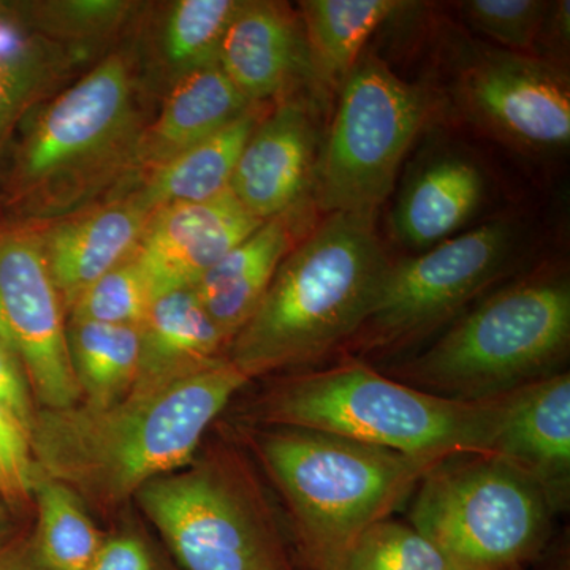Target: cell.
<instances>
[{
	"instance_id": "cell-1",
	"label": "cell",
	"mask_w": 570,
	"mask_h": 570,
	"mask_svg": "<svg viewBox=\"0 0 570 570\" xmlns=\"http://www.w3.org/2000/svg\"><path fill=\"white\" fill-rule=\"evenodd\" d=\"M247 382L223 356L159 387L130 390L110 406L40 409L29 431L37 471L99 508H116L154 479L189 466Z\"/></svg>"
},
{
	"instance_id": "cell-2",
	"label": "cell",
	"mask_w": 570,
	"mask_h": 570,
	"mask_svg": "<svg viewBox=\"0 0 570 570\" xmlns=\"http://www.w3.org/2000/svg\"><path fill=\"white\" fill-rule=\"evenodd\" d=\"M390 265L374 214L333 213L292 247L228 344L247 379L314 362L365 325Z\"/></svg>"
},
{
	"instance_id": "cell-3",
	"label": "cell",
	"mask_w": 570,
	"mask_h": 570,
	"mask_svg": "<svg viewBox=\"0 0 570 570\" xmlns=\"http://www.w3.org/2000/svg\"><path fill=\"white\" fill-rule=\"evenodd\" d=\"M505 395L455 400L346 362L279 382L262 397L255 417L269 426L305 428L445 461L493 456Z\"/></svg>"
},
{
	"instance_id": "cell-4",
	"label": "cell",
	"mask_w": 570,
	"mask_h": 570,
	"mask_svg": "<svg viewBox=\"0 0 570 570\" xmlns=\"http://www.w3.org/2000/svg\"><path fill=\"white\" fill-rule=\"evenodd\" d=\"M257 452L314 570H340L356 538L442 463L305 428L273 426L257 438Z\"/></svg>"
},
{
	"instance_id": "cell-5",
	"label": "cell",
	"mask_w": 570,
	"mask_h": 570,
	"mask_svg": "<svg viewBox=\"0 0 570 570\" xmlns=\"http://www.w3.org/2000/svg\"><path fill=\"white\" fill-rule=\"evenodd\" d=\"M569 343L568 281H528L480 303L409 363L407 377L436 395L489 400L554 374Z\"/></svg>"
},
{
	"instance_id": "cell-6",
	"label": "cell",
	"mask_w": 570,
	"mask_h": 570,
	"mask_svg": "<svg viewBox=\"0 0 570 570\" xmlns=\"http://www.w3.org/2000/svg\"><path fill=\"white\" fill-rule=\"evenodd\" d=\"M138 115L122 56H110L41 110L22 141L18 181L33 213L62 216L135 163Z\"/></svg>"
},
{
	"instance_id": "cell-7",
	"label": "cell",
	"mask_w": 570,
	"mask_h": 570,
	"mask_svg": "<svg viewBox=\"0 0 570 570\" xmlns=\"http://www.w3.org/2000/svg\"><path fill=\"white\" fill-rule=\"evenodd\" d=\"M411 527L450 570L523 568L546 547L554 512L530 475L498 456H455L419 483Z\"/></svg>"
},
{
	"instance_id": "cell-8",
	"label": "cell",
	"mask_w": 570,
	"mask_h": 570,
	"mask_svg": "<svg viewBox=\"0 0 570 570\" xmlns=\"http://www.w3.org/2000/svg\"><path fill=\"white\" fill-rule=\"evenodd\" d=\"M430 115L417 86L374 56L360 58L316 165V200L326 214H374L395 187L397 170Z\"/></svg>"
},
{
	"instance_id": "cell-9",
	"label": "cell",
	"mask_w": 570,
	"mask_h": 570,
	"mask_svg": "<svg viewBox=\"0 0 570 570\" xmlns=\"http://www.w3.org/2000/svg\"><path fill=\"white\" fill-rule=\"evenodd\" d=\"M247 478L232 461H205L154 479L135 499L184 570H291Z\"/></svg>"
},
{
	"instance_id": "cell-10",
	"label": "cell",
	"mask_w": 570,
	"mask_h": 570,
	"mask_svg": "<svg viewBox=\"0 0 570 570\" xmlns=\"http://www.w3.org/2000/svg\"><path fill=\"white\" fill-rule=\"evenodd\" d=\"M515 225L493 220L390 265L363 332L370 346L411 343L482 294L504 273Z\"/></svg>"
},
{
	"instance_id": "cell-11",
	"label": "cell",
	"mask_w": 570,
	"mask_h": 570,
	"mask_svg": "<svg viewBox=\"0 0 570 570\" xmlns=\"http://www.w3.org/2000/svg\"><path fill=\"white\" fill-rule=\"evenodd\" d=\"M63 313L40 236L0 232V340L20 362L41 409L81 403Z\"/></svg>"
},
{
	"instance_id": "cell-12",
	"label": "cell",
	"mask_w": 570,
	"mask_h": 570,
	"mask_svg": "<svg viewBox=\"0 0 570 570\" xmlns=\"http://www.w3.org/2000/svg\"><path fill=\"white\" fill-rule=\"evenodd\" d=\"M460 99L475 121L505 140L532 149L569 145V85L553 63L487 52L461 75Z\"/></svg>"
},
{
	"instance_id": "cell-13",
	"label": "cell",
	"mask_w": 570,
	"mask_h": 570,
	"mask_svg": "<svg viewBox=\"0 0 570 570\" xmlns=\"http://www.w3.org/2000/svg\"><path fill=\"white\" fill-rule=\"evenodd\" d=\"M262 224L232 190L213 200L165 206L153 213L134 258L154 296L171 288L195 287Z\"/></svg>"
},
{
	"instance_id": "cell-14",
	"label": "cell",
	"mask_w": 570,
	"mask_h": 570,
	"mask_svg": "<svg viewBox=\"0 0 570 570\" xmlns=\"http://www.w3.org/2000/svg\"><path fill=\"white\" fill-rule=\"evenodd\" d=\"M317 146L316 121L305 100H284L247 140L232 194L262 223L292 212L316 174Z\"/></svg>"
},
{
	"instance_id": "cell-15",
	"label": "cell",
	"mask_w": 570,
	"mask_h": 570,
	"mask_svg": "<svg viewBox=\"0 0 570 570\" xmlns=\"http://www.w3.org/2000/svg\"><path fill=\"white\" fill-rule=\"evenodd\" d=\"M493 456L542 487L553 509L570 490V377L551 374L505 395L504 419Z\"/></svg>"
},
{
	"instance_id": "cell-16",
	"label": "cell",
	"mask_w": 570,
	"mask_h": 570,
	"mask_svg": "<svg viewBox=\"0 0 570 570\" xmlns=\"http://www.w3.org/2000/svg\"><path fill=\"white\" fill-rule=\"evenodd\" d=\"M217 63L249 104L311 75L305 32L283 3L242 2L225 29Z\"/></svg>"
},
{
	"instance_id": "cell-17",
	"label": "cell",
	"mask_w": 570,
	"mask_h": 570,
	"mask_svg": "<svg viewBox=\"0 0 570 570\" xmlns=\"http://www.w3.org/2000/svg\"><path fill=\"white\" fill-rule=\"evenodd\" d=\"M151 216L134 194L77 214L39 235L66 311L99 277L132 257Z\"/></svg>"
},
{
	"instance_id": "cell-18",
	"label": "cell",
	"mask_w": 570,
	"mask_h": 570,
	"mask_svg": "<svg viewBox=\"0 0 570 570\" xmlns=\"http://www.w3.org/2000/svg\"><path fill=\"white\" fill-rule=\"evenodd\" d=\"M140 367L132 390L159 387L194 373L228 347L194 287L154 296L140 326Z\"/></svg>"
},
{
	"instance_id": "cell-19",
	"label": "cell",
	"mask_w": 570,
	"mask_h": 570,
	"mask_svg": "<svg viewBox=\"0 0 570 570\" xmlns=\"http://www.w3.org/2000/svg\"><path fill=\"white\" fill-rule=\"evenodd\" d=\"M292 246L294 219L287 212L265 220L195 284V294L228 344L253 317Z\"/></svg>"
},
{
	"instance_id": "cell-20",
	"label": "cell",
	"mask_w": 570,
	"mask_h": 570,
	"mask_svg": "<svg viewBox=\"0 0 570 570\" xmlns=\"http://www.w3.org/2000/svg\"><path fill=\"white\" fill-rule=\"evenodd\" d=\"M250 107L253 104L228 80L219 63L184 73L168 94L151 129L141 134L134 164L156 170Z\"/></svg>"
},
{
	"instance_id": "cell-21",
	"label": "cell",
	"mask_w": 570,
	"mask_h": 570,
	"mask_svg": "<svg viewBox=\"0 0 570 570\" xmlns=\"http://www.w3.org/2000/svg\"><path fill=\"white\" fill-rule=\"evenodd\" d=\"M485 194V179L463 157L426 165L407 184L395 212L393 232L409 246L439 245L474 216Z\"/></svg>"
},
{
	"instance_id": "cell-22",
	"label": "cell",
	"mask_w": 570,
	"mask_h": 570,
	"mask_svg": "<svg viewBox=\"0 0 570 570\" xmlns=\"http://www.w3.org/2000/svg\"><path fill=\"white\" fill-rule=\"evenodd\" d=\"M254 105L216 134L160 165L138 190L149 212L176 204L213 200L230 190L239 156L261 121Z\"/></svg>"
},
{
	"instance_id": "cell-23",
	"label": "cell",
	"mask_w": 570,
	"mask_h": 570,
	"mask_svg": "<svg viewBox=\"0 0 570 570\" xmlns=\"http://www.w3.org/2000/svg\"><path fill=\"white\" fill-rule=\"evenodd\" d=\"M404 6L396 0L299 2L313 80L322 89L340 91L370 37Z\"/></svg>"
},
{
	"instance_id": "cell-24",
	"label": "cell",
	"mask_w": 570,
	"mask_h": 570,
	"mask_svg": "<svg viewBox=\"0 0 570 570\" xmlns=\"http://www.w3.org/2000/svg\"><path fill=\"white\" fill-rule=\"evenodd\" d=\"M67 346L81 403L110 406L134 389L140 367L138 326L69 318Z\"/></svg>"
},
{
	"instance_id": "cell-25",
	"label": "cell",
	"mask_w": 570,
	"mask_h": 570,
	"mask_svg": "<svg viewBox=\"0 0 570 570\" xmlns=\"http://www.w3.org/2000/svg\"><path fill=\"white\" fill-rule=\"evenodd\" d=\"M32 501L37 508L32 534L45 564L51 570L88 569L105 538L86 512L81 498L59 480L37 471Z\"/></svg>"
},
{
	"instance_id": "cell-26",
	"label": "cell",
	"mask_w": 570,
	"mask_h": 570,
	"mask_svg": "<svg viewBox=\"0 0 570 570\" xmlns=\"http://www.w3.org/2000/svg\"><path fill=\"white\" fill-rule=\"evenodd\" d=\"M238 0H179L165 22L163 50L179 77L217 63L225 29Z\"/></svg>"
},
{
	"instance_id": "cell-27",
	"label": "cell",
	"mask_w": 570,
	"mask_h": 570,
	"mask_svg": "<svg viewBox=\"0 0 570 570\" xmlns=\"http://www.w3.org/2000/svg\"><path fill=\"white\" fill-rule=\"evenodd\" d=\"M340 570H450L430 540L411 524L382 520L367 528L344 554Z\"/></svg>"
},
{
	"instance_id": "cell-28",
	"label": "cell",
	"mask_w": 570,
	"mask_h": 570,
	"mask_svg": "<svg viewBox=\"0 0 570 570\" xmlns=\"http://www.w3.org/2000/svg\"><path fill=\"white\" fill-rule=\"evenodd\" d=\"M154 295L132 257L99 277L70 307V318L107 325L140 326Z\"/></svg>"
},
{
	"instance_id": "cell-29",
	"label": "cell",
	"mask_w": 570,
	"mask_h": 570,
	"mask_svg": "<svg viewBox=\"0 0 570 570\" xmlns=\"http://www.w3.org/2000/svg\"><path fill=\"white\" fill-rule=\"evenodd\" d=\"M456 6L471 28L497 41L505 51L539 58L540 37L550 13V2L469 0Z\"/></svg>"
},
{
	"instance_id": "cell-30",
	"label": "cell",
	"mask_w": 570,
	"mask_h": 570,
	"mask_svg": "<svg viewBox=\"0 0 570 570\" xmlns=\"http://www.w3.org/2000/svg\"><path fill=\"white\" fill-rule=\"evenodd\" d=\"M61 67V58L41 47H22L0 58V141L47 92Z\"/></svg>"
},
{
	"instance_id": "cell-31",
	"label": "cell",
	"mask_w": 570,
	"mask_h": 570,
	"mask_svg": "<svg viewBox=\"0 0 570 570\" xmlns=\"http://www.w3.org/2000/svg\"><path fill=\"white\" fill-rule=\"evenodd\" d=\"M36 474L29 428L0 404V498L11 510L32 502Z\"/></svg>"
},
{
	"instance_id": "cell-32",
	"label": "cell",
	"mask_w": 570,
	"mask_h": 570,
	"mask_svg": "<svg viewBox=\"0 0 570 570\" xmlns=\"http://www.w3.org/2000/svg\"><path fill=\"white\" fill-rule=\"evenodd\" d=\"M129 9L130 3L116 0L51 2L40 7V21L52 33L91 37L118 26Z\"/></svg>"
},
{
	"instance_id": "cell-33",
	"label": "cell",
	"mask_w": 570,
	"mask_h": 570,
	"mask_svg": "<svg viewBox=\"0 0 570 570\" xmlns=\"http://www.w3.org/2000/svg\"><path fill=\"white\" fill-rule=\"evenodd\" d=\"M0 404L13 412L31 431L36 409L28 377L17 356L0 340Z\"/></svg>"
},
{
	"instance_id": "cell-34",
	"label": "cell",
	"mask_w": 570,
	"mask_h": 570,
	"mask_svg": "<svg viewBox=\"0 0 570 570\" xmlns=\"http://www.w3.org/2000/svg\"><path fill=\"white\" fill-rule=\"evenodd\" d=\"M86 570H159L151 550L134 534L105 539Z\"/></svg>"
},
{
	"instance_id": "cell-35",
	"label": "cell",
	"mask_w": 570,
	"mask_h": 570,
	"mask_svg": "<svg viewBox=\"0 0 570 570\" xmlns=\"http://www.w3.org/2000/svg\"><path fill=\"white\" fill-rule=\"evenodd\" d=\"M0 570H51L41 560L33 534L7 540L0 546Z\"/></svg>"
},
{
	"instance_id": "cell-36",
	"label": "cell",
	"mask_w": 570,
	"mask_h": 570,
	"mask_svg": "<svg viewBox=\"0 0 570 570\" xmlns=\"http://www.w3.org/2000/svg\"><path fill=\"white\" fill-rule=\"evenodd\" d=\"M22 45H18L17 36L0 22V58L13 55V52L20 51Z\"/></svg>"
},
{
	"instance_id": "cell-37",
	"label": "cell",
	"mask_w": 570,
	"mask_h": 570,
	"mask_svg": "<svg viewBox=\"0 0 570 570\" xmlns=\"http://www.w3.org/2000/svg\"><path fill=\"white\" fill-rule=\"evenodd\" d=\"M11 531V509L0 499V546L7 542Z\"/></svg>"
},
{
	"instance_id": "cell-38",
	"label": "cell",
	"mask_w": 570,
	"mask_h": 570,
	"mask_svg": "<svg viewBox=\"0 0 570 570\" xmlns=\"http://www.w3.org/2000/svg\"><path fill=\"white\" fill-rule=\"evenodd\" d=\"M553 570H569L568 566L561 564L560 568L553 569Z\"/></svg>"
},
{
	"instance_id": "cell-39",
	"label": "cell",
	"mask_w": 570,
	"mask_h": 570,
	"mask_svg": "<svg viewBox=\"0 0 570 570\" xmlns=\"http://www.w3.org/2000/svg\"><path fill=\"white\" fill-rule=\"evenodd\" d=\"M512 570H524V568H517V569H512Z\"/></svg>"
}]
</instances>
